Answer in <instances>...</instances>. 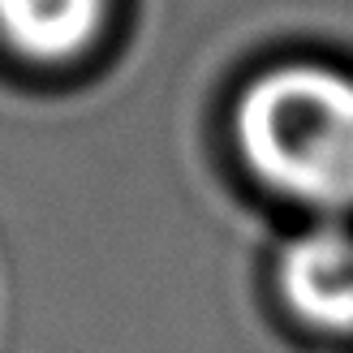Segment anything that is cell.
<instances>
[{
  "label": "cell",
  "mask_w": 353,
  "mask_h": 353,
  "mask_svg": "<svg viewBox=\"0 0 353 353\" xmlns=\"http://www.w3.org/2000/svg\"><path fill=\"white\" fill-rule=\"evenodd\" d=\"M103 0H0V34L34 61H65L95 39Z\"/></svg>",
  "instance_id": "cell-3"
},
{
  "label": "cell",
  "mask_w": 353,
  "mask_h": 353,
  "mask_svg": "<svg viewBox=\"0 0 353 353\" xmlns=\"http://www.w3.org/2000/svg\"><path fill=\"white\" fill-rule=\"evenodd\" d=\"M280 293L306 323L353 332V233L310 228L280 254Z\"/></svg>",
  "instance_id": "cell-2"
},
{
  "label": "cell",
  "mask_w": 353,
  "mask_h": 353,
  "mask_svg": "<svg viewBox=\"0 0 353 353\" xmlns=\"http://www.w3.org/2000/svg\"><path fill=\"white\" fill-rule=\"evenodd\" d=\"M241 160L297 203L353 207V78L323 65H280L237 99Z\"/></svg>",
  "instance_id": "cell-1"
}]
</instances>
